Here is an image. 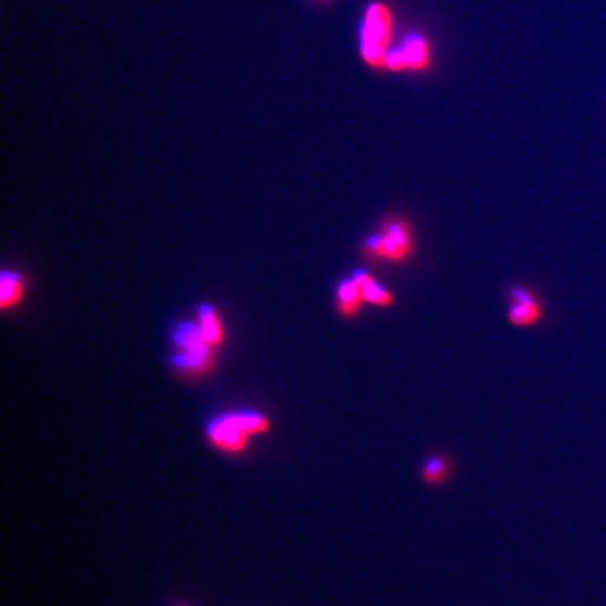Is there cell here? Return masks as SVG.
Here are the masks:
<instances>
[{
	"label": "cell",
	"mask_w": 606,
	"mask_h": 606,
	"mask_svg": "<svg viewBox=\"0 0 606 606\" xmlns=\"http://www.w3.org/2000/svg\"><path fill=\"white\" fill-rule=\"evenodd\" d=\"M404 72L421 74L430 70L432 62L431 46L425 34L412 31L403 37L401 45Z\"/></svg>",
	"instance_id": "5"
},
{
	"label": "cell",
	"mask_w": 606,
	"mask_h": 606,
	"mask_svg": "<svg viewBox=\"0 0 606 606\" xmlns=\"http://www.w3.org/2000/svg\"><path fill=\"white\" fill-rule=\"evenodd\" d=\"M0 305L3 310L13 307L16 303L21 302L24 287L22 278L14 273H3L2 281H0Z\"/></svg>",
	"instance_id": "10"
},
{
	"label": "cell",
	"mask_w": 606,
	"mask_h": 606,
	"mask_svg": "<svg viewBox=\"0 0 606 606\" xmlns=\"http://www.w3.org/2000/svg\"><path fill=\"white\" fill-rule=\"evenodd\" d=\"M415 233L411 223L403 218H389L364 243V253L373 262L401 264L415 253Z\"/></svg>",
	"instance_id": "2"
},
{
	"label": "cell",
	"mask_w": 606,
	"mask_h": 606,
	"mask_svg": "<svg viewBox=\"0 0 606 606\" xmlns=\"http://www.w3.org/2000/svg\"><path fill=\"white\" fill-rule=\"evenodd\" d=\"M199 329L202 339H204L206 344H210L211 348H216V345L223 343V326H220L215 312L209 306L201 307V325L199 326Z\"/></svg>",
	"instance_id": "9"
},
{
	"label": "cell",
	"mask_w": 606,
	"mask_h": 606,
	"mask_svg": "<svg viewBox=\"0 0 606 606\" xmlns=\"http://www.w3.org/2000/svg\"><path fill=\"white\" fill-rule=\"evenodd\" d=\"M455 471V462L445 454L427 456L420 466L421 482L428 488H442L450 482Z\"/></svg>",
	"instance_id": "6"
},
{
	"label": "cell",
	"mask_w": 606,
	"mask_h": 606,
	"mask_svg": "<svg viewBox=\"0 0 606 606\" xmlns=\"http://www.w3.org/2000/svg\"><path fill=\"white\" fill-rule=\"evenodd\" d=\"M175 606H189V605H182V604H180V605H175Z\"/></svg>",
	"instance_id": "12"
},
{
	"label": "cell",
	"mask_w": 606,
	"mask_h": 606,
	"mask_svg": "<svg viewBox=\"0 0 606 606\" xmlns=\"http://www.w3.org/2000/svg\"><path fill=\"white\" fill-rule=\"evenodd\" d=\"M365 305L363 293H361L357 282L354 278H348L340 282L336 291L337 312L343 317L357 316Z\"/></svg>",
	"instance_id": "7"
},
{
	"label": "cell",
	"mask_w": 606,
	"mask_h": 606,
	"mask_svg": "<svg viewBox=\"0 0 606 606\" xmlns=\"http://www.w3.org/2000/svg\"><path fill=\"white\" fill-rule=\"evenodd\" d=\"M355 282L363 293L365 305H373L377 307H389L394 303V296L391 291L382 287L370 274L363 272H355L353 276Z\"/></svg>",
	"instance_id": "8"
},
{
	"label": "cell",
	"mask_w": 606,
	"mask_h": 606,
	"mask_svg": "<svg viewBox=\"0 0 606 606\" xmlns=\"http://www.w3.org/2000/svg\"><path fill=\"white\" fill-rule=\"evenodd\" d=\"M393 40V14L387 3L370 2L358 26V52L365 65L384 70V58Z\"/></svg>",
	"instance_id": "1"
},
{
	"label": "cell",
	"mask_w": 606,
	"mask_h": 606,
	"mask_svg": "<svg viewBox=\"0 0 606 606\" xmlns=\"http://www.w3.org/2000/svg\"><path fill=\"white\" fill-rule=\"evenodd\" d=\"M509 302H512L508 311L509 324L516 327H532L541 321L542 303L532 291L516 288L509 293Z\"/></svg>",
	"instance_id": "4"
},
{
	"label": "cell",
	"mask_w": 606,
	"mask_h": 606,
	"mask_svg": "<svg viewBox=\"0 0 606 606\" xmlns=\"http://www.w3.org/2000/svg\"><path fill=\"white\" fill-rule=\"evenodd\" d=\"M312 2L319 3V4H325L327 2H330V0H312Z\"/></svg>",
	"instance_id": "11"
},
{
	"label": "cell",
	"mask_w": 606,
	"mask_h": 606,
	"mask_svg": "<svg viewBox=\"0 0 606 606\" xmlns=\"http://www.w3.org/2000/svg\"><path fill=\"white\" fill-rule=\"evenodd\" d=\"M206 438L215 449L229 454H239L247 450L250 440L239 420V413L224 415L211 421L206 427Z\"/></svg>",
	"instance_id": "3"
}]
</instances>
